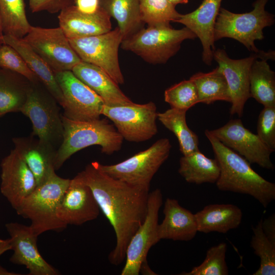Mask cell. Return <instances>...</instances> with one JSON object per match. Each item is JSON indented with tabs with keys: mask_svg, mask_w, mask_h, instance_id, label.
<instances>
[{
	"mask_svg": "<svg viewBox=\"0 0 275 275\" xmlns=\"http://www.w3.org/2000/svg\"><path fill=\"white\" fill-rule=\"evenodd\" d=\"M81 173L100 210L114 230L116 244L108 259L112 264L119 265L124 261L127 245L145 218L149 189L111 177L98 168L97 161L88 164Z\"/></svg>",
	"mask_w": 275,
	"mask_h": 275,
	"instance_id": "1",
	"label": "cell"
},
{
	"mask_svg": "<svg viewBox=\"0 0 275 275\" xmlns=\"http://www.w3.org/2000/svg\"><path fill=\"white\" fill-rule=\"evenodd\" d=\"M205 134L220 168L217 188L250 195L266 208L275 199V184L256 172L244 157L223 145L209 130Z\"/></svg>",
	"mask_w": 275,
	"mask_h": 275,
	"instance_id": "2",
	"label": "cell"
},
{
	"mask_svg": "<svg viewBox=\"0 0 275 275\" xmlns=\"http://www.w3.org/2000/svg\"><path fill=\"white\" fill-rule=\"evenodd\" d=\"M63 141L58 148L54 168L59 170L71 156L86 147L98 145L101 152L111 155L120 150L123 138L106 119L78 121L62 116Z\"/></svg>",
	"mask_w": 275,
	"mask_h": 275,
	"instance_id": "3",
	"label": "cell"
},
{
	"mask_svg": "<svg viewBox=\"0 0 275 275\" xmlns=\"http://www.w3.org/2000/svg\"><path fill=\"white\" fill-rule=\"evenodd\" d=\"M70 181L53 171L15 210L18 215L31 221L30 226L38 236L46 231H60L67 227L57 217L56 210Z\"/></svg>",
	"mask_w": 275,
	"mask_h": 275,
	"instance_id": "4",
	"label": "cell"
},
{
	"mask_svg": "<svg viewBox=\"0 0 275 275\" xmlns=\"http://www.w3.org/2000/svg\"><path fill=\"white\" fill-rule=\"evenodd\" d=\"M196 38L186 27L174 29L170 24L148 25L123 40L120 46L149 64H161L177 53L184 40Z\"/></svg>",
	"mask_w": 275,
	"mask_h": 275,
	"instance_id": "5",
	"label": "cell"
},
{
	"mask_svg": "<svg viewBox=\"0 0 275 275\" xmlns=\"http://www.w3.org/2000/svg\"><path fill=\"white\" fill-rule=\"evenodd\" d=\"M268 1H256L253 9L244 13H233L221 7L214 26V41L224 38L233 39L253 53L259 52L255 41L262 40L263 30L274 22V15L265 8Z\"/></svg>",
	"mask_w": 275,
	"mask_h": 275,
	"instance_id": "6",
	"label": "cell"
},
{
	"mask_svg": "<svg viewBox=\"0 0 275 275\" xmlns=\"http://www.w3.org/2000/svg\"><path fill=\"white\" fill-rule=\"evenodd\" d=\"M172 145L167 138L157 140L149 148L119 163L98 168L107 175L129 184L149 189L151 181L168 158Z\"/></svg>",
	"mask_w": 275,
	"mask_h": 275,
	"instance_id": "7",
	"label": "cell"
},
{
	"mask_svg": "<svg viewBox=\"0 0 275 275\" xmlns=\"http://www.w3.org/2000/svg\"><path fill=\"white\" fill-rule=\"evenodd\" d=\"M57 101L30 86L20 112L28 117L33 125L32 136L42 143L58 149L63 139L64 128Z\"/></svg>",
	"mask_w": 275,
	"mask_h": 275,
	"instance_id": "8",
	"label": "cell"
},
{
	"mask_svg": "<svg viewBox=\"0 0 275 275\" xmlns=\"http://www.w3.org/2000/svg\"><path fill=\"white\" fill-rule=\"evenodd\" d=\"M155 104L108 106L104 104L101 115L111 120L123 139L131 142H141L156 134L157 112Z\"/></svg>",
	"mask_w": 275,
	"mask_h": 275,
	"instance_id": "9",
	"label": "cell"
},
{
	"mask_svg": "<svg viewBox=\"0 0 275 275\" xmlns=\"http://www.w3.org/2000/svg\"><path fill=\"white\" fill-rule=\"evenodd\" d=\"M122 40L117 26L102 34L69 39L81 61L100 68L118 85L124 82L118 58V50Z\"/></svg>",
	"mask_w": 275,
	"mask_h": 275,
	"instance_id": "10",
	"label": "cell"
},
{
	"mask_svg": "<svg viewBox=\"0 0 275 275\" xmlns=\"http://www.w3.org/2000/svg\"><path fill=\"white\" fill-rule=\"evenodd\" d=\"M213 57L228 84L231 103L230 113L241 117L245 104L250 98L249 76L253 62L256 59L274 60V51L260 50L247 58L232 59L225 50L219 48L214 50Z\"/></svg>",
	"mask_w": 275,
	"mask_h": 275,
	"instance_id": "11",
	"label": "cell"
},
{
	"mask_svg": "<svg viewBox=\"0 0 275 275\" xmlns=\"http://www.w3.org/2000/svg\"><path fill=\"white\" fill-rule=\"evenodd\" d=\"M23 38L54 73L71 71L81 61L60 27L31 25Z\"/></svg>",
	"mask_w": 275,
	"mask_h": 275,
	"instance_id": "12",
	"label": "cell"
},
{
	"mask_svg": "<svg viewBox=\"0 0 275 275\" xmlns=\"http://www.w3.org/2000/svg\"><path fill=\"white\" fill-rule=\"evenodd\" d=\"M163 204L160 189L149 192L145 218L131 237L127 247L125 264L121 275H139L142 263L151 248L159 241L158 226L159 209Z\"/></svg>",
	"mask_w": 275,
	"mask_h": 275,
	"instance_id": "13",
	"label": "cell"
},
{
	"mask_svg": "<svg viewBox=\"0 0 275 275\" xmlns=\"http://www.w3.org/2000/svg\"><path fill=\"white\" fill-rule=\"evenodd\" d=\"M54 74L64 97V116L78 121L100 119L104 103L95 92L71 71Z\"/></svg>",
	"mask_w": 275,
	"mask_h": 275,
	"instance_id": "14",
	"label": "cell"
},
{
	"mask_svg": "<svg viewBox=\"0 0 275 275\" xmlns=\"http://www.w3.org/2000/svg\"><path fill=\"white\" fill-rule=\"evenodd\" d=\"M209 131L221 143L244 157L250 164H257L267 170L274 169L270 159L272 152L257 134L244 126L240 119L230 120L223 126Z\"/></svg>",
	"mask_w": 275,
	"mask_h": 275,
	"instance_id": "15",
	"label": "cell"
},
{
	"mask_svg": "<svg viewBox=\"0 0 275 275\" xmlns=\"http://www.w3.org/2000/svg\"><path fill=\"white\" fill-rule=\"evenodd\" d=\"M99 213V206L80 172L70 179L57 207V216L66 226H80L95 219Z\"/></svg>",
	"mask_w": 275,
	"mask_h": 275,
	"instance_id": "16",
	"label": "cell"
},
{
	"mask_svg": "<svg viewBox=\"0 0 275 275\" xmlns=\"http://www.w3.org/2000/svg\"><path fill=\"white\" fill-rule=\"evenodd\" d=\"M10 235L13 253L10 261L24 266L29 275H58V270L49 264L41 255L37 244L38 236L30 226L17 222L5 224Z\"/></svg>",
	"mask_w": 275,
	"mask_h": 275,
	"instance_id": "17",
	"label": "cell"
},
{
	"mask_svg": "<svg viewBox=\"0 0 275 275\" xmlns=\"http://www.w3.org/2000/svg\"><path fill=\"white\" fill-rule=\"evenodd\" d=\"M1 193L15 210L36 188V179L14 148L1 163Z\"/></svg>",
	"mask_w": 275,
	"mask_h": 275,
	"instance_id": "18",
	"label": "cell"
},
{
	"mask_svg": "<svg viewBox=\"0 0 275 275\" xmlns=\"http://www.w3.org/2000/svg\"><path fill=\"white\" fill-rule=\"evenodd\" d=\"M222 0H203L194 11L185 14H180L175 21L194 33L202 45V60L210 65L213 60L214 51V30Z\"/></svg>",
	"mask_w": 275,
	"mask_h": 275,
	"instance_id": "19",
	"label": "cell"
},
{
	"mask_svg": "<svg viewBox=\"0 0 275 275\" xmlns=\"http://www.w3.org/2000/svg\"><path fill=\"white\" fill-rule=\"evenodd\" d=\"M111 16L100 6L94 13L79 11L75 5L63 9L58 15L59 27L68 39L106 33L112 30Z\"/></svg>",
	"mask_w": 275,
	"mask_h": 275,
	"instance_id": "20",
	"label": "cell"
},
{
	"mask_svg": "<svg viewBox=\"0 0 275 275\" xmlns=\"http://www.w3.org/2000/svg\"><path fill=\"white\" fill-rule=\"evenodd\" d=\"M164 217L158 224V238L174 241H188L198 231L195 214L181 206L176 199L167 198L164 203Z\"/></svg>",
	"mask_w": 275,
	"mask_h": 275,
	"instance_id": "21",
	"label": "cell"
},
{
	"mask_svg": "<svg viewBox=\"0 0 275 275\" xmlns=\"http://www.w3.org/2000/svg\"><path fill=\"white\" fill-rule=\"evenodd\" d=\"M71 71L82 82L95 92L108 106L133 103L121 90L119 85L103 70L93 64L81 61Z\"/></svg>",
	"mask_w": 275,
	"mask_h": 275,
	"instance_id": "22",
	"label": "cell"
},
{
	"mask_svg": "<svg viewBox=\"0 0 275 275\" xmlns=\"http://www.w3.org/2000/svg\"><path fill=\"white\" fill-rule=\"evenodd\" d=\"M14 148L33 173L37 186L43 182L55 171L57 149L41 142L33 136L13 139Z\"/></svg>",
	"mask_w": 275,
	"mask_h": 275,
	"instance_id": "23",
	"label": "cell"
},
{
	"mask_svg": "<svg viewBox=\"0 0 275 275\" xmlns=\"http://www.w3.org/2000/svg\"><path fill=\"white\" fill-rule=\"evenodd\" d=\"M3 41V44L11 46L20 55L29 69L63 108L64 100L61 90L57 81L54 72L46 62L23 38L4 34Z\"/></svg>",
	"mask_w": 275,
	"mask_h": 275,
	"instance_id": "24",
	"label": "cell"
},
{
	"mask_svg": "<svg viewBox=\"0 0 275 275\" xmlns=\"http://www.w3.org/2000/svg\"><path fill=\"white\" fill-rule=\"evenodd\" d=\"M195 215L198 232L225 234L239 226L242 212L233 204H213L206 206Z\"/></svg>",
	"mask_w": 275,
	"mask_h": 275,
	"instance_id": "25",
	"label": "cell"
},
{
	"mask_svg": "<svg viewBox=\"0 0 275 275\" xmlns=\"http://www.w3.org/2000/svg\"><path fill=\"white\" fill-rule=\"evenodd\" d=\"M178 173L189 183H215L220 168L215 158H210L199 150L180 158Z\"/></svg>",
	"mask_w": 275,
	"mask_h": 275,
	"instance_id": "26",
	"label": "cell"
},
{
	"mask_svg": "<svg viewBox=\"0 0 275 275\" xmlns=\"http://www.w3.org/2000/svg\"><path fill=\"white\" fill-rule=\"evenodd\" d=\"M100 6L116 20L123 40L144 27L140 0H100Z\"/></svg>",
	"mask_w": 275,
	"mask_h": 275,
	"instance_id": "27",
	"label": "cell"
},
{
	"mask_svg": "<svg viewBox=\"0 0 275 275\" xmlns=\"http://www.w3.org/2000/svg\"><path fill=\"white\" fill-rule=\"evenodd\" d=\"M266 59H256L250 71V95L265 106H275V72Z\"/></svg>",
	"mask_w": 275,
	"mask_h": 275,
	"instance_id": "28",
	"label": "cell"
},
{
	"mask_svg": "<svg viewBox=\"0 0 275 275\" xmlns=\"http://www.w3.org/2000/svg\"><path fill=\"white\" fill-rule=\"evenodd\" d=\"M187 111L171 107L163 113H157L158 120L177 138L183 155L200 150L199 137L186 123Z\"/></svg>",
	"mask_w": 275,
	"mask_h": 275,
	"instance_id": "29",
	"label": "cell"
},
{
	"mask_svg": "<svg viewBox=\"0 0 275 275\" xmlns=\"http://www.w3.org/2000/svg\"><path fill=\"white\" fill-rule=\"evenodd\" d=\"M189 79L196 87L199 103L208 105L216 101L231 102L226 79L218 67L208 72H197Z\"/></svg>",
	"mask_w": 275,
	"mask_h": 275,
	"instance_id": "30",
	"label": "cell"
},
{
	"mask_svg": "<svg viewBox=\"0 0 275 275\" xmlns=\"http://www.w3.org/2000/svg\"><path fill=\"white\" fill-rule=\"evenodd\" d=\"M14 72L0 70V116L20 112L30 86L14 75Z\"/></svg>",
	"mask_w": 275,
	"mask_h": 275,
	"instance_id": "31",
	"label": "cell"
},
{
	"mask_svg": "<svg viewBox=\"0 0 275 275\" xmlns=\"http://www.w3.org/2000/svg\"><path fill=\"white\" fill-rule=\"evenodd\" d=\"M4 34L23 38L31 25L27 19L24 0H0Z\"/></svg>",
	"mask_w": 275,
	"mask_h": 275,
	"instance_id": "32",
	"label": "cell"
},
{
	"mask_svg": "<svg viewBox=\"0 0 275 275\" xmlns=\"http://www.w3.org/2000/svg\"><path fill=\"white\" fill-rule=\"evenodd\" d=\"M262 219L253 227L251 246L260 259V266L253 275L275 274V244L265 236L262 228Z\"/></svg>",
	"mask_w": 275,
	"mask_h": 275,
	"instance_id": "33",
	"label": "cell"
},
{
	"mask_svg": "<svg viewBox=\"0 0 275 275\" xmlns=\"http://www.w3.org/2000/svg\"><path fill=\"white\" fill-rule=\"evenodd\" d=\"M140 6L141 19L148 26L170 24L180 15L167 0H140Z\"/></svg>",
	"mask_w": 275,
	"mask_h": 275,
	"instance_id": "34",
	"label": "cell"
},
{
	"mask_svg": "<svg viewBox=\"0 0 275 275\" xmlns=\"http://www.w3.org/2000/svg\"><path fill=\"white\" fill-rule=\"evenodd\" d=\"M227 243L221 242L210 248L203 262L193 268L189 272L181 275H227L228 267L226 261Z\"/></svg>",
	"mask_w": 275,
	"mask_h": 275,
	"instance_id": "35",
	"label": "cell"
},
{
	"mask_svg": "<svg viewBox=\"0 0 275 275\" xmlns=\"http://www.w3.org/2000/svg\"><path fill=\"white\" fill-rule=\"evenodd\" d=\"M164 98L171 107L186 111L199 103L196 87L190 79L182 80L166 89Z\"/></svg>",
	"mask_w": 275,
	"mask_h": 275,
	"instance_id": "36",
	"label": "cell"
},
{
	"mask_svg": "<svg viewBox=\"0 0 275 275\" xmlns=\"http://www.w3.org/2000/svg\"><path fill=\"white\" fill-rule=\"evenodd\" d=\"M0 68L17 73L31 83H36L39 80L20 55L6 44L0 46Z\"/></svg>",
	"mask_w": 275,
	"mask_h": 275,
	"instance_id": "37",
	"label": "cell"
},
{
	"mask_svg": "<svg viewBox=\"0 0 275 275\" xmlns=\"http://www.w3.org/2000/svg\"><path fill=\"white\" fill-rule=\"evenodd\" d=\"M257 134L273 152L275 150V106H265L259 114Z\"/></svg>",
	"mask_w": 275,
	"mask_h": 275,
	"instance_id": "38",
	"label": "cell"
},
{
	"mask_svg": "<svg viewBox=\"0 0 275 275\" xmlns=\"http://www.w3.org/2000/svg\"><path fill=\"white\" fill-rule=\"evenodd\" d=\"M74 2L75 0H29V6L33 13L46 11L56 13L74 5Z\"/></svg>",
	"mask_w": 275,
	"mask_h": 275,
	"instance_id": "39",
	"label": "cell"
},
{
	"mask_svg": "<svg viewBox=\"0 0 275 275\" xmlns=\"http://www.w3.org/2000/svg\"><path fill=\"white\" fill-rule=\"evenodd\" d=\"M77 9L86 14L95 13L100 8V0H75Z\"/></svg>",
	"mask_w": 275,
	"mask_h": 275,
	"instance_id": "40",
	"label": "cell"
},
{
	"mask_svg": "<svg viewBox=\"0 0 275 275\" xmlns=\"http://www.w3.org/2000/svg\"><path fill=\"white\" fill-rule=\"evenodd\" d=\"M262 228L266 237L275 244V215L272 214L262 222Z\"/></svg>",
	"mask_w": 275,
	"mask_h": 275,
	"instance_id": "41",
	"label": "cell"
},
{
	"mask_svg": "<svg viewBox=\"0 0 275 275\" xmlns=\"http://www.w3.org/2000/svg\"><path fill=\"white\" fill-rule=\"evenodd\" d=\"M12 245L10 238L3 239L0 238V256L6 252L11 250Z\"/></svg>",
	"mask_w": 275,
	"mask_h": 275,
	"instance_id": "42",
	"label": "cell"
},
{
	"mask_svg": "<svg viewBox=\"0 0 275 275\" xmlns=\"http://www.w3.org/2000/svg\"><path fill=\"white\" fill-rule=\"evenodd\" d=\"M140 272H141L143 274H157L150 269L148 265L147 260L142 263Z\"/></svg>",
	"mask_w": 275,
	"mask_h": 275,
	"instance_id": "43",
	"label": "cell"
},
{
	"mask_svg": "<svg viewBox=\"0 0 275 275\" xmlns=\"http://www.w3.org/2000/svg\"><path fill=\"white\" fill-rule=\"evenodd\" d=\"M20 274L8 271L0 265V275H19Z\"/></svg>",
	"mask_w": 275,
	"mask_h": 275,
	"instance_id": "44",
	"label": "cell"
},
{
	"mask_svg": "<svg viewBox=\"0 0 275 275\" xmlns=\"http://www.w3.org/2000/svg\"><path fill=\"white\" fill-rule=\"evenodd\" d=\"M3 36H4V31H3V26L2 19L1 17V12H0V46L3 44Z\"/></svg>",
	"mask_w": 275,
	"mask_h": 275,
	"instance_id": "45",
	"label": "cell"
},
{
	"mask_svg": "<svg viewBox=\"0 0 275 275\" xmlns=\"http://www.w3.org/2000/svg\"><path fill=\"white\" fill-rule=\"evenodd\" d=\"M168 2L176 6L178 4H184L188 3L189 0H167Z\"/></svg>",
	"mask_w": 275,
	"mask_h": 275,
	"instance_id": "46",
	"label": "cell"
},
{
	"mask_svg": "<svg viewBox=\"0 0 275 275\" xmlns=\"http://www.w3.org/2000/svg\"><path fill=\"white\" fill-rule=\"evenodd\" d=\"M1 116H0V118H1Z\"/></svg>",
	"mask_w": 275,
	"mask_h": 275,
	"instance_id": "47",
	"label": "cell"
}]
</instances>
